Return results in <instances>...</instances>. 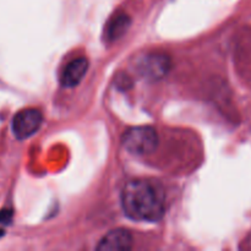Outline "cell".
<instances>
[{"instance_id":"1","label":"cell","mask_w":251,"mask_h":251,"mask_svg":"<svg viewBox=\"0 0 251 251\" xmlns=\"http://www.w3.org/2000/svg\"><path fill=\"white\" fill-rule=\"evenodd\" d=\"M122 207L125 215L140 222H157L166 212V195L161 185L147 179H135L123 188Z\"/></svg>"},{"instance_id":"2","label":"cell","mask_w":251,"mask_h":251,"mask_svg":"<svg viewBox=\"0 0 251 251\" xmlns=\"http://www.w3.org/2000/svg\"><path fill=\"white\" fill-rule=\"evenodd\" d=\"M158 141V134L152 126L130 127L123 135L124 147L136 156H146L154 152Z\"/></svg>"},{"instance_id":"3","label":"cell","mask_w":251,"mask_h":251,"mask_svg":"<svg viewBox=\"0 0 251 251\" xmlns=\"http://www.w3.org/2000/svg\"><path fill=\"white\" fill-rule=\"evenodd\" d=\"M172 69V60L163 53H149L136 61V70L149 81H158L166 77Z\"/></svg>"},{"instance_id":"4","label":"cell","mask_w":251,"mask_h":251,"mask_svg":"<svg viewBox=\"0 0 251 251\" xmlns=\"http://www.w3.org/2000/svg\"><path fill=\"white\" fill-rule=\"evenodd\" d=\"M43 123L41 110L27 108L17 113L12 119V132L19 140H25L37 132Z\"/></svg>"},{"instance_id":"5","label":"cell","mask_w":251,"mask_h":251,"mask_svg":"<svg viewBox=\"0 0 251 251\" xmlns=\"http://www.w3.org/2000/svg\"><path fill=\"white\" fill-rule=\"evenodd\" d=\"M134 244V238L131 233L123 228L110 230L108 234L98 243L97 250L100 251H125L130 250Z\"/></svg>"},{"instance_id":"6","label":"cell","mask_w":251,"mask_h":251,"mask_svg":"<svg viewBox=\"0 0 251 251\" xmlns=\"http://www.w3.org/2000/svg\"><path fill=\"white\" fill-rule=\"evenodd\" d=\"M88 66H90V63L83 56L71 60L64 68L63 73L60 75L61 86L66 88L76 87L83 80L86 74H87Z\"/></svg>"},{"instance_id":"7","label":"cell","mask_w":251,"mask_h":251,"mask_svg":"<svg viewBox=\"0 0 251 251\" xmlns=\"http://www.w3.org/2000/svg\"><path fill=\"white\" fill-rule=\"evenodd\" d=\"M130 25H131V19L129 15L124 14V12L114 15L105 26V39L108 42L118 41L126 33Z\"/></svg>"},{"instance_id":"8","label":"cell","mask_w":251,"mask_h":251,"mask_svg":"<svg viewBox=\"0 0 251 251\" xmlns=\"http://www.w3.org/2000/svg\"><path fill=\"white\" fill-rule=\"evenodd\" d=\"M12 220L11 210H1L0 211V223L2 225H9Z\"/></svg>"},{"instance_id":"9","label":"cell","mask_w":251,"mask_h":251,"mask_svg":"<svg viewBox=\"0 0 251 251\" xmlns=\"http://www.w3.org/2000/svg\"><path fill=\"white\" fill-rule=\"evenodd\" d=\"M2 235H4V230H2V229H0V238H1Z\"/></svg>"}]
</instances>
